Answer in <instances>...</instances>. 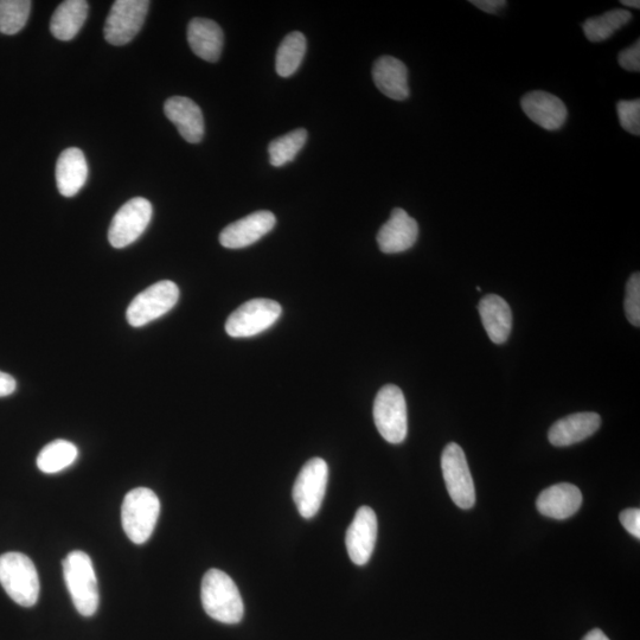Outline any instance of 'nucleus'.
<instances>
[{"mask_svg": "<svg viewBox=\"0 0 640 640\" xmlns=\"http://www.w3.org/2000/svg\"><path fill=\"white\" fill-rule=\"evenodd\" d=\"M223 31L207 18H194L188 27V42L194 54L208 62L219 61L223 49Z\"/></svg>", "mask_w": 640, "mask_h": 640, "instance_id": "412c9836", "label": "nucleus"}, {"mask_svg": "<svg viewBox=\"0 0 640 640\" xmlns=\"http://www.w3.org/2000/svg\"><path fill=\"white\" fill-rule=\"evenodd\" d=\"M470 3L486 12V14L491 15L497 14L499 10H502L508 4L505 0H471Z\"/></svg>", "mask_w": 640, "mask_h": 640, "instance_id": "473e14b6", "label": "nucleus"}, {"mask_svg": "<svg viewBox=\"0 0 640 640\" xmlns=\"http://www.w3.org/2000/svg\"><path fill=\"white\" fill-rule=\"evenodd\" d=\"M377 517L369 507L357 510L354 521L350 524L345 537L348 554L357 566H364L374 553L377 540Z\"/></svg>", "mask_w": 640, "mask_h": 640, "instance_id": "f8f14e48", "label": "nucleus"}, {"mask_svg": "<svg viewBox=\"0 0 640 640\" xmlns=\"http://www.w3.org/2000/svg\"><path fill=\"white\" fill-rule=\"evenodd\" d=\"M374 421L377 431L390 444H401L408 433L405 395L399 387L387 384L376 395Z\"/></svg>", "mask_w": 640, "mask_h": 640, "instance_id": "39448f33", "label": "nucleus"}, {"mask_svg": "<svg viewBox=\"0 0 640 640\" xmlns=\"http://www.w3.org/2000/svg\"><path fill=\"white\" fill-rule=\"evenodd\" d=\"M164 112L181 136L188 143H200L204 137V118L201 108L194 101L183 96L166 100Z\"/></svg>", "mask_w": 640, "mask_h": 640, "instance_id": "dca6fc26", "label": "nucleus"}, {"mask_svg": "<svg viewBox=\"0 0 640 640\" xmlns=\"http://www.w3.org/2000/svg\"><path fill=\"white\" fill-rule=\"evenodd\" d=\"M0 585L18 605L31 607L40 597L37 569L27 555L6 553L0 556Z\"/></svg>", "mask_w": 640, "mask_h": 640, "instance_id": "7ed1b4c3", "label": "nucleus"}, {"mask_svg": "<svg viewBox=\"0 0 640 640\" xmlns=\"http://www.w3.org/2000/svg\"><path fill=\"white\" fill-rule=\"evenodd\" d=\"M620 67L629 72L638 73L640 70V42L639 40L629 49H625L618 56Z\"/></svg>", "mask_w": 640, "mask_h": 640, "instance_id": "7c9ffc66", "label": "nucleus"}, {"mask_svg": "<svg viewBox=\"0 0 640 640\" xmlns=\"http://www.w3.org/2000/svg\"><path fill=\"white\" fill-rule=\"evenodd\" d=\"M328 480L329 467L322 458L309 460L299 472L293 486V499L299 514L307 520L315 517L322 507Z\"/></svg>", "mask_w": 640, "mask_h": 640, "instance_id": "6e6552de", "label": "nucleus"}, {"mask_svg": "<svg viewBox=\"0 0 640 640\" xmlns=\"http://www.w3.org/2000/svg\"><path fill=\"white\" fill-rule=\"evenodd\" d=\"M306 140L307 132L304 128H298L296 131H292L283 137L273 140L270 146H268L270 163L275 166V168H281V166L292 162L298 153L302 151Z\"/></svg>", "mask_w": 640, "mask_h": 640, "instance_id": "bb28decb", "label": "nucleus"}, {"mask_svg": "<svg viewBox=\"0 0 640 640\" xmlns=\"http://www.w3.org/2000/svg\"><path fill=\"white\" fill-rule=\"evenodd\" d=\"M149 8L147 0H117L106 19V41L117 47L130 43L142 29Z\"/></svg>", "mask_w": 640, "mask_h": 640, "instance_id": "9b49d317", "label": "nucleus"}, {"mask_svg": "<svg viewBox=\"0 0 640 640\" xmlns=\"http://www.w3.org/2000/svg\"><path fill=\"white\" fill-rule=\"evenodd\" d=\"M152 204L143 197L132 198L113 217L108 240L114 248H125L136 242L149 227Z\"/></svg>", "mask_w": 640, "mask_h": 640, "instance_id": "9d476101", "label": "nucleus"}, {"mask_svg": "<svg viewBox=\"0 0 640 640\" xmlns=\"http://www.w3.org/2000/svg\"><path fill=\"white\" fill-rule=\"evenodd\" d=\"M620 523L636 539H640V510L626 509L619 516Z\"/></svg>", "mask_w": 640, "mask_h": 640, "instance_id": "2f4dec72", "label": "nucleus"}, {"mask_svg": "<svg viewBox=\"0 0 640 640\" xmlns=\"http://www.w3.org/2000/svg\"><path fill=\"white\" fill-rule=\"evenodd\" d=\"M31 5L29 0H0V32L18 34L27 25Z\"/></svg>", "mask_w": 640, "mask_h": 640, "instance_id": "cd10ccee", "label": "nucleus"}, {"mask_svg": "<svg viewBox=\"0 0 640 640\" xmlns=\"http://www.w3.org/2000/svg\"><path fill=\"white\" fill-rule=\"evenodd\" d=\"M178 299L179 288L174 281H159L132 300L126 312L127 322L133 328H142L174 309Z\"/></svg>", "mask_w": 640, "mask_h": 640, "instance_id": "423d86ee", "label": "nucleus"}, {"mask_svg": "<svg viewBox=\"0 0 640 640\" xmlns=\"http://www.w3.org/2000/svg\"><path fill=\"white\" fill-rule=\"evenodd\" d=\"M601 425L599 414L576 413L559 421L550 428L548 439L556 447H567L580 443L597 432Z\"/></svg>", "mask_w": 640, "mask_h": 640, "instance_id": "a211bd4d", "label": "nucleus"}, {"mask_svg": "<svg viewBox=\"0 0 640 640\" xmlns=\"http://www.w3.org/2000/svg\"><path fill=\"white\" fill-rule=\"evenodd\" d=\"M64 581L76 610L83 617H92L100 603L98 579L92 559L81 550H74L63 560Z\"/></svg>", "mask_w": 640, "mask_h": 640, "instance_id": "f03ea898", "label": "nucleus"}, {"mask_svg": "<svg viewBox=\"0 0 640 640\" xmlns=\"http://www.w3.org/2000/svg\"><path fill=\"white\" fill-rule=\"evenodd\" d=\"M521 107L527 117L547 131H558L566 124L568 112L563 101L553 94L535 91L523 96Z\"/></svg>", "mask_w": 640, "mask_h": 640, "instance_id": "2eb2a0df", "label": "nucleus"}, {"mask_svg": "<svg viewBox=\"0 0 640 640\" xmlns=\"http://www.w3.org/2000/svg\"><path fill=\"white\" fill-rule=\"evenodd\" d=\"M78 456V447L73 443L67 440H55L38 454L37 466L43 473L53 475L73 465Z\"/></svg>", "mask_w": 640, "mask_h": 640, "instance_id": "b1692460", "label": "nucleus"}, {"mask_svg": "<svg viewBox=\"0 0 640 640\" xmlns=\"http://www.w3.org/2000/svg\"><path fill=\"white\" fill-rule=\"evenodd\" d=\"M622 4L625 6H629V8H640V3L638 2V0H623Z\"/></svg>", "mask_w": 640, "mask_h": 640, "instance_id": "c9c22d12", "label": "nucleus"}, {"mask_svg": "<svg viewBox=\"0 0 640 640\" xmlns=\"http://www.w3.org/2000/svg\"><path fill=\"white\" fill-rule=\"evenodd\" d=\"M625 315L632 325L640 326V274L633 273L626 286Z\"/></svg>", "mask_w": 640, "mask_h": 640, "instance_id": "c756f323", "label": "nucleus"}, {"mask_svg": "<svg viewBox=\"0 0 640 640\" xmlns=\"http://www.w3.org/2000/svg\"><path fill=\"white\" fill-rule=\"evenodd\" d=\"M306 53V38L302 32H291L281 42L275 59V69L281 78L297 72Z\"/></svg>", "mask_w": 640, "mask_h": 640, "instance_id": "a878e982", "label": "nucleus"}, {"mask_svg": "<svg viewBox=\"0 0 640 640\" xmlns=\"http://www.w3.org/2000/svg\"><path fill=\"white\" fill-rule=\"evenodd\" d=\"M275 223L277 219L271 211H256L224 228L220 235V243L228 249L251 246L270 233Z\"/></svg>", "mask_w": 640, "mask_h": 640, "instance_id": "ddd939ff", "label": "nucleus"}, {"mask_svg": "<svg viewBox=\"0 0 640 640\" xmlns=\"http://www.w3.org/2000/svg\"><path fill=\"white\" fill-rule=\"evenodd\" d=\"M582 495L579 488L569 483L550 486L541 492L536 501L540 514L554 520H567L579 511Z\"/></svg>", "mask_w": 640, "mask_h": 640, "instance_id": "f3484780", "label": "nucleus"}, {"mask_svg": "<svg viewBox=\"0 0 640 640\" xmlns=\"http://www.w3.org/2000/svg\"><path fill=\"white\" fill-rule=\"evenodd\" d=\"M441 469L453 503L460 509H471L476 503V490L463 448L448 444L441 456Z\"/></svg>", "mask_w": 640, "mask_h": 640, "instance_id": "0eeeda50", "label": "nucleus"}, {"mask_svg": "<svg viewBox=\"0 0 640 640\" xmlns=\"http://www.w3.org/2000/svg\"><path fill=\"white\" fill-rule=\"evenodd\" d=\"M582 640H610V638H608L603 631L594 629L588 632Z\"/></svg>", "mask_w": 640, "mask_h": 640, "instance_id": "f704fd0d", "label": "nucleus"}, {"mask_svg": "<svg viewBox=\"0 0 640 640\" xmlns=\"http://www.w3.org/2000/svg\"><path fill=\"white\" fill-rule=\"evenodd\" d=\"M89 5L85 0H67L51 17L50 31L57 40L70 41L79 34L88 16Z\"/></svg>", "mask_w": 640, "mask_h": 640, "instance_id": "5701e85b", "label": "nucleus"}, {"mask_svg": "<svg viewBox=\"0 0 640 640\" xmlns=\"http://www.w3.org/2000/svg\"><path fill=\"white\" fill-rule=\"evenodd\" d=\"M201 599L208 616L223 624H238L245 613L238 586L220 569H210L204 575Z\"/></svg>", "mask_w": 640, "mask_h": 640, "instance_id": "f257e3e1", "label": "nucleus"}, {"mask_svg": "<svg viewBox=\"0 0 640 640\" xmlns=\"http://www.w3.org/2000/svg\"><path fill=\"white\" fill-rule=\"evenodd\" d=\"M373 79L379 91L389 99L409 98L408 69L405 63L392 56H382L374 64Z\"/></svg>", "mask_w": 640, "mask_h": 640, "instance_id": "6ab92c4d", "label": "nucleus"}, {"mask_svg": "<svg viewBox=\"0 0 640 640\" xmlns=\"http://www.w3.org/2000/svg\"><path fill=\"white\" fill-rule=\"evenodd\" d=\"M16 389L17 382L14 377L0 371V398L14 394Z\"/></svg>", "mask_w": 640, "mask_h": 640, "instance_id": "72a5a7b5", "label": "nucleus"}, {"mask_svg": "<svg viewBox=\"0 0 640 640\" xmlns=\"http://www.w3.org/2000/svg\"><path fill=\"white\" fill-rule=\"evenodd\" d=\"M159 512V498L152 490L138 488L128 492L121 508V522L128 539L136 544L149 541L157 526Z\"/></svg>", "mask_w": 640, "mask_h": 640, "instance_id": "20e7f679", "label": "nucleus"}, {"mask_svg": "<svg viewBox=\"0 0 640 640\" xmlns=\"http://www.w3.org/2000/svg\"><path fill=\"white\" fill-rule=\"evenodd\" d=\"M280 304L271 299H252L229 316L226 331L230 337L248 338L261 334L277 323Z\"/></svg>", "mask_w": 640, "mask_h": 640, "instance_id": "1a4fd4ad", "label": "nucleus"}, {"mask_svg": "<svg viewBox=\"0 0 640 640\" xmlns=\"http://www.w3.org/2000/svg\"><path fill=\"white\" fill-rule=\"evenodd\" d=\"M631 12L617 9L606 12V14L599 17H593L587 19L582 25L585 36L588 41L593 43H600L608 40L619 29L625 27V25L631 22Z\"/></svg>", "mask_w": 640, "mask_h": 640, "instance_id": "393cba45", "label": "nucleus"}, {"mask_svg": "<svg viewBox=\"0 0 640 640\" xmlns=\"http://www.w3.org/2000/svg\"><path fill=\"white\" fill-rule=\"evenodd\" d=\"M620 125L626 132L639 136L640 134V101L622 100L617 104Z\"/></svg>", "mask_w": 640, "mask_h": 640, "instance_id": "c85d7f7f", "label": "nucleus"}, {"mask_svg": "<svg viewBox=\"0 0 640 640\" xmlns=\"http://www.w3.org/2000/svg\"><path fill=\"white\" fill-rule=\"evenodd\" d=\"M478 310L486 334L491 341L496 344L507 342L512 328L509 304L496 294H489L480 300Z\"/></svg>", "mask_w": 640, "mask_h": 640, "instance_id": "4be33fe9", "label": "nucleus"}, {"mask_svg": "<svg viewBox=\"0 0 640 640\" xmlns=\"http://www.w3.org/2000/svg\"><path fill=\"white\" fill-rule=\"evenodd\" d=\"M88 178V164L80 149L64 150L56 164V183L60 194L73 197L83 188Z\"/></svg>", "mask_w": 640, "mask_h": 640, "instance_id": "aec40b11", "label": "nucleus"}, {"mask_svg": "<svg viewBox=\"0 0 640 640\" xmlns=\"http://www.w3.org/2000/svg\"><path fill=\"white\" fill-rule=\"evenodd\" d=\"M418 238V222L409 216L405 210L396 208L392 211L390 219L383 224L379 234H377V243H379L381 252L396 254L411 249Z\"/></svg>", "mask_w": 640, "mask_h": 640, "instance_id": "4468645a", "label": "nucleus"}]
</instances>
